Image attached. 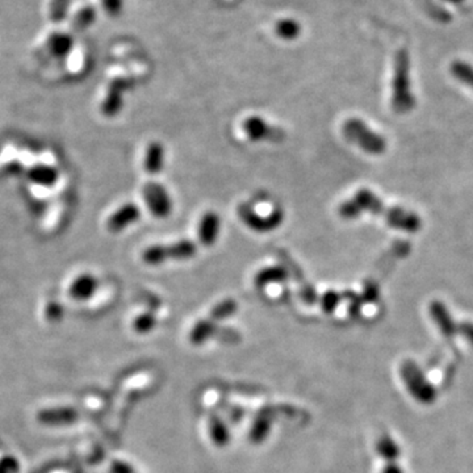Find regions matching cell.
<instances>
[{
    "instance_id": "8",
    "label": "cell",
    "mask_w": 473,
    "mask_h": 473,
    "mask_svg": "<svg viewBox=\"0 0 473 473\" xmlns=\"http://www.w3.org/2000/svg\"><path fill=\"white\" fill-rule=\"evenodd\" d=\"M242 129L247 138L253 142H283L285 133L278 128L268 124L265 119L259 116H250L242 124Z\"/></svg>"
},
{
    "instance_id": "30",
    "label": "cell",
    "mask_w": 473,
    "mask_h": 473,
    "mask_svg": "<svg viewBox=\"0 0 473 473\" xmlns=\"http://www.w3.org/2000/svg\"><path fill=\"white\" fill-rule=\"evenodd\" d=\"M363 301L365 303H375L379 299V290L374 283H368L364 285Z\"/></svg>"
},
{
    "instance_id": "4",
    "label": "cell",
    "mask_w": 473,
    "mask_h": 473,
    "mask_svg": "<svg viewBox=\"0 0 473 473\" xmlns=\"http://www.w3.org/2000/svg\"><path fill=\"white\" fill-rule=\"evenodd\" d=\"M342 132L352 144L360 147L368 154H383L387 149L385 140L374 132L360 119H349L343 122Z\"/></svg>"
},
{
    "instance_id": "19",
    "label": "cell",
    "mask_w": 473,
    "mask_h": 473,
    "mask_svg": "<svg viewBox=\"0 0 473 473\" xmlns=\"http://www.w3.org/2000/svg\"><path fill=\"white\" fill-rule=\"evenodd\" d=\"M73 48V40L65 33H54L49 37L48 49L56 58H65Z\"/></svg>"
},
{
    "instance_id": "21",
    "label": "cell",
    "mask_w": 473,
    "mask_h": 473,
    "mask_svg": "<svg viewBox=\"0 0 473 473\" xmlns=\"http://www.w3.org/2000/svg\"><path fill=\"white\" fill-rule=\"evenodd\" d=\"M376 452L387 463H396L401 456V449L399 445L389 437L383 435L376 442Z\"/></svg>"
},
{
    "instance_id": "32",
    "label": "cell",
    "mask_w": 473,
    "mask_h": 473,
    "mask_svg": "<svg viewBox=\"0 0 473 473\" xmlns=\"http://www.w3.org/2000/svg\"><path fill=\"white\" fill-rule=\"evenodd\" d=\"M461 337L465 340H468L473 346V324L472 322H463L459 325V331Z\"/></svg>"
},
{
    "instance_id": "31",
    "label": "cell",
    "mask_w": 473,
    "mask_h": 473,
    "mask_svg": "<svg viewBox=\"0 0 473 473\" xmlns=\"http://www.w3.org/2000/svg\"><path fill=\"white\" fill-rule=\"evenodd\" d=\"M110 473H135L133 467L129 463L122 460L112 461L110 464Z\"/></svg>"
},
{
    "instance_id": "15",
    "label": "cell",
    "mask_w": 473,
    "mask_h": 473,
    "mask_svg": "<svg viewBox=\"0 0 473 473\" xmlns=\"http://www.w3.org/2000/svg\"><path fill=\"white\" fill-rule=\"evenodd\" d=\"M165 167V147L158 142H150L145 150L144 169L150 175L160 174Z\"/></svg>"
},
{
    "instance_id": "12",
    "label": "cell",
    "mask_w": 473,
    "mask_h": 473,
    "mask_svg": "<svg viewBox=\"0 0 473 473\" xmlns=\"http://www.w3.org/2000/svg\"><path fill=\"white\" fill-rule=\"evenodd\" d=\"M219 229H221V219H219V215L213 210L206 212L203 215V217L200 219L197 225L199 241L206 247L213 246L219 238Z\"/></svg>"
},
{
    "instance_id": "23",
    "label": "cell",
    "mask_w": 473,
    "mask_h": 473,
    "mask_svg": "<svg viewBox=\"0 0 473 473\" xmlns=\"http://www.w3.org/2000/svg\"><path fill=\"white\" fill-rule=\"evenodd\" d=\"M238 310V304L233 299H226L224 301L217 304L216 306H213V309L210 310V315L209 318L212 321H222L226 320L231 315H235V312Z\"/></svg>"
},
{
    "instance_id": "9",
    "label": "cell",
    "mask_w": 473,
    "mask_h": 473,
    "mask_svg": "<svg viewBox=\"0 0 473 473\" xmlns=\"http://www.w3.org/2000/svg\"><path fill=\"white\" fill-rule=\"evenodd\" d=\"M99 288V280L91 272H82L70 280L66 293L69 299L76 303L87 301L94 297Z\"/></svg>"
},
{
    "instance_id": "5",
    "label": "cell",
    "mask_w": 473,
    "mask_h": 473,
    "mask_svg": "<svg viewBox=\"0 0 473 473\" xmlns=\"http://www.w3.org/2000/svg\"><path fill=\"white\" fill-rule=\"evenodd\" d=\"M197 254V246L191 240H182L170 244H154L142 253V259L149 266H160L167 260H187Z\"/></svg>"
},
{
    "instance_id": "7",
    "label": "cell",
    "mask_w": 473,
    "mask_h": 473,
    "mask_svg": "<svg viewBox=\"0 0 473 473\" xmlns=\"http://www.w3.org/2000/svg\"><path fill=\"white\" fill-rule=\"evenodd\" d=\"M144 199L151 215L157 219H167L172 212V199L169 191L157 182L146 183L144 185Z\"/></svg>"
},
{
    "instance_id": "14",
    "label": "cell",
    "mask_w": 473,
    "mask_h": 473,
    "mask_svg": "<svg viewBox=\"0 0 473 473\" xmlns=\"http://www.w3.org/2000/svg\"><path fill=\"white\" fill-rule=\"evenodd\" d=\"M38 422L42 425L61 426L69 425L75 422L78 418V413L73 408H54L44 409L37 415Z\"/></svg>"
},
{
    "instance_id": "13",
    "label": "cell",
    "mask_w": 473,
    "mask_h": 473,
    "mask_svg": "<svg viewBox=\"0 0 473 473\" xmlns=\"http://www.w3.org/2000/svg\"><path fill=\"white\" fill-rule=\"evenodd\" d=\"M429 310H430V317L433 318V321L435 322L438 329L445 337L452 338L455 334H458L459 325L454 321L452 315H449V309L446 308L445 304L440 301H433L430 304Z\"/></svg>"
},
{
    "instance_id": "18",
    "label": "cell",
    "mask_w": 473,
    "mask_h": 473,
    "mask_svg": "<svg viewBox=\"0 0 473 473\" xmlns=\"http://www.w3.org/2000/svg\"><path fill=\"white\" fill-rule=\"evenodd\" d=\"M217 331V326L216 322L209 320H200L199 322H196L191 333H190V340L192 342V345H203L206 343V340L212 338L215 335V333Z\"/></svg>"
},
{
    "instance_id": "29",
    "label": "cell",
    "mask_w": 473,
    "mask_h": 473,
    "mask_svg": "<svg viewBox=\"0 0 473 473\" xmlns=\"http://www.w3.org/2000/svg\"><path fill=\"white\" fill-rule=\"evenodd\" d=\"M343 297L346 300H349V313H350V315L351 317H358V315H360L362 308H363V299H362V296L356 294L355 292L349 291L343 294Z\"/></svg>"
},
{
    "instance_id": "17",
    "label": "cell",
    "mask_w": 473,
    "mask_h": 473,
    "mask_svg": "<svg viewBox=\"0 0 473 473\" xmlns=\"http://www.w3.org/2000/svg\"><path fill=\"white\" fill-rule=\"evenodd\" d=\"M271 425H272V420L271 417H268L267 414L262 413L259 417H256L249 433L250 442L253 445H262L271 433Z\"/></svg>"
},
{
    "instance_id": "3",
    "label": "cell",
    "mask_w": 473,
    "mask_h": 473,
    "mask_svg": "<svg viewBox=\"0 0 473 473\" xmlns=\"http://www.w3.org/2000/svg\"><path fill=\"white\" fill-rule=\"evenodd\" d=\"M401 377L413 396L420 404L430 405L437 399V389L427 380L424 371L413 360L404 362L400 368Z\"/></svg>"
},
{
    "instance_id": "6",
    "label": "cell",
    "mask_w": 473,
    "mask_h": 473,
    "mask_svg": "<svg viewBox=\"0 0 473 473\" xmlns=\"http://www.w3.org/2000/svg\"><path fill=\"white\" fill-rule=\"evenodd\" d=\"M237 213L243 224L256 233L276 231L284 221V212L280 208L274 209L268 216H260L249 203H242L237 208Z\"/></svg>"
},
{
    "instance_id": "24",
    "label": "cell",
    "mask_w": 473,
    "mask_h": 473,
    "mask_svg": "<svg viewBox=\"0 0 473 473\" xmlns=\"http://www.w3.org/2000/svg\"><path fill=\"white\" fill-rule=\"evenodd\" d=\"M449 70L459 82L473 88V66H471L468 62H452Z\"/></svg>"
},
{
    "instance_id": "26",
    "label": "cell",
    "mask_w": 473,
    "mask_h": 473,
    "mask_svg": "<svg viewBox=\"0 0 473 473\" xmlns=\"http://www.w3.org/2000/svg\"><path fill=\"white\" fill-rule=\"evenodd\" d=\"M343 299V294H340L337 291L334 290H329V291L325 292L321 299H320V304H321V308L325 313H333L338 306H340V301Z\"/></svg>"
},
{
    "instance_id": "11",
    "label": "cell",
    "mask_w": 473,
    "mask_h": 473,
    "mask_svg": "<svg viewBox=\"0 0 473 473\" xmlns=\"http://www.w3.org/2000/svg\"><path fill=\"white\" fill-rule=\"evenodd\" d=\"M140 217H141L140 206H135L133 203H126L110 215V219L107 221V229L110 233H120L135 224Z\"/></svg>"
},
{
    "instance_id": "28",
    "label": "cell",
    "mask_w": 473,
    "mask_h": 473,
    "mask_svg": "<svg viewBox=\"0 0 473 473\" xmlns=\"http://www.w3.org/2000/svg\"><path fill=\"white\" fill-rule=\"evenodd\" d=\"M67 6H69V0H53L50 6V19L54 23H60L66 16Z\"/></svg>"
},
{
    "instance_id": "33",
    "label": "cell",
    "mask_w": 473,
    "mask_h": 473,
    "mask_svg": "<svg viewBox=\"0 0 473 473\" xmlns=\"http://www.w3.org/2000/svg\"><path fill=\"white\" fill-rule=\"evenodd\" d=\"M381 473H405L404 472V470H402V467L401 465H399L397 463H388L384 468H383V471H381Z\"/></svg>"
},
{
    "instance_id": "10",
    "label": "cell",
    "mask_w": 473,
    "mask_h": 473,
    "mask_svg": "<svg viewBox=\"0 0 473 473\" xmlns=\"http://www.w3.org/2000/svg\"><path fill=\"white\" fill-rule=\"evenodd\" d=\"M132 83L129 81L125 79H116L110 83V88L107 91V95L104 97L100 110L101 113L107 117H115L116 115L120 113L122 110V104H124V99H122V92L125 90H128Z\"/></svg>"
},
{
    "instance_id": "22",
    "label": "cell",
    "mask_w": 473,
    "mask_h": 473,
    "mask_svg": "<svg viewBox=\"0 0 473 473\" xmlns=\"http://www.w3.org/2000/svg\"><path fill=\"white\" fill-rule=\"evenodd\" d=\"M42 320L49 324H54L57 321H61L65 315V308L63 305L54 300L53 297H49L42 301Z\"/></svg>"
},
{
    "instance_id": "1",
    "label": "cell",
    "mask_w": 473,
    "mask_h": 473,
    "mask_svg": "<svg viewBox=\"0 0 473 473\" xmlns=\"http://www.w3.org/2000/svg\"><path fill=\"white\" fill-rule=\"evenodd\" d=\"M352 200L358 206L360 216L363 212L372 213L375 216H383L390 226L409 233H414L422 226V222L417 215L402 208H387L376 194L371 192L370 190L362 188L355 194Z\"/></svg>"
},
{
    "instance_id": "2",
    "label": "cell",
    "mask_w": 473,
    "mask_h": 473,
    "mask_svg": "<svg viewBox=\"0 0 473 473\" xmlns=\"http://www.w3.org/2000/svg\"><path fill=\"white\" fill-rule=\"evenodd\" d=\"M410 63L406 50H399L395 61V76H393V108L399 113L409 112L414 107V97L412 94L410 82Z\"/></svg>"
},
{
    "instance_id": "20",
    "label": "cell",
    "mask_w": 473,
    "mask_h": 473,
    "mask_svg": "<svg viewBox=\"0 0 473 473\" xmlns=\"http://www.w3.org/2000/svg\"><path fill=\"white\" fill-rule=\"evenodd\" d=\"M209 435L217 447H225L231 442V434L228 426L219 417H212L209 421Z\"/></svg>"
},
{
    "instance_id": "27",
    "label": "cell",
    "mask_w": 473,
    "mask_h": 473,
    "mask_svg": "<svg viewBox=\"0 0 473 473\" xmlns=\"http://www.w3.org/2000/svg\"><path fill=\"white\" fill-rule=\"evenodd\" d=\"M20 464L8 451L0 447V473H19Z\"/></svg>"
},
{
    "instance_id": "34",
    "label": "cell",
    "mask_w": 473,
    "mask_h": 473,
    "mask_svg": "<svg viewBox=\"0 0 473 473\" xmlns=\"http://www.w3.org/2000/svg\"><path fill=\"white\" fill-rule=\"evenodd\" d=\"M445 3H449V4H454V6H458V4H461L464 3L465 0H443Z\"/></svg>"
},
{
    "instance_id": "25",
    "label": "cell",
    "mask_w": 473,
    "mask_h": 473,
    "mask_svg": "<svg viewBox=\"0 0 473 473\" xmlns=\"http://www.w3.org/2000/svg\"><path fill=\"white\" fill-rule=\"evenodd\" d=\"M157 325V318L153 313H142L137 315L133 321V330L138 334H147L154 330Z\"/></svg>"
},
{
    "instance_id": "16",
    "label": "cell",
    "mask_w": 473,
    "mask_h": 473,
    "mask_svg": "<svg viewBox=\"0 0 473 473\" xmlns=\"http://www.w3.org/2000/svg\"><path fill=\"white\" fill-rule=\"evenodd\" d=\"M290 274L283 266H269V267L262 268L256 272L254 283L258 288H265L269 284H276V283H284L288 279Z\"/></svg>"
}]
</instances>
